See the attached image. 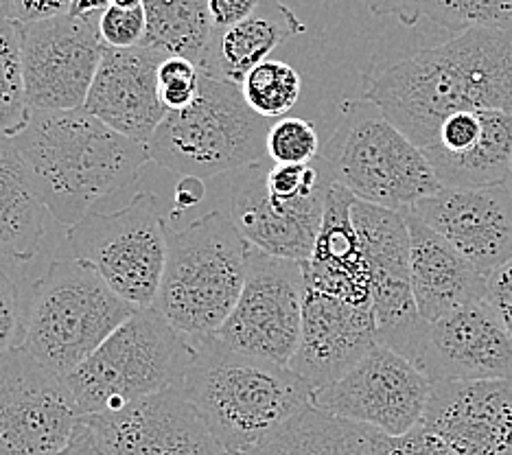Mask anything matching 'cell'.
<instances>
[{
	"label": "cell",
	"mask_w": 512,
	"mask_h": 455,
	"mask_svg": "<svg viewBox=\"0 0 512 455\" xmlns=\"http://www.w3.org/2000/svg\"><path fill=\"white\" fill-rule=\"evenodd\" d=\"M110 7V0H73L71 16L97 22L99 16Z\"/></svg>",
	"instance_id": "7bdbcfd3"
},
{
	"label": "cell",
	"mask_w": 512,
	"mask_h": 455,
	"mask_svg": "<svg viewBox=\"0 0 512 455\" xmlns=\"http://www.w3.org/2000/svg\"><path fill=\"white\" fill-rule=\"evenodd\" d=\"M84 418L110 455H228L184 385L149 394L119 412Z\"/></svg>",
	"instance_id": "9a60e30c"
},
{
	"label": "cell",
	"mask_w": 512,
	"mask_h": 455,
	"mask_svg": "<svg viewBox=\"0 0 512 455\" xmlns=\"http://www.w3.org/2000/svg\"><path fill=\"white\" fill-rule=\"evenodd\" d=\"M241 95L267 121H278L294 110L300 99V73L287 62L265 60L243 79Z\"/></svg>",
	"instance_id": "f546056e"
},
{
	"label": "cell",
	"mask_w": 512,
	"mask_h": 455,
	"mask_svg": "<svg viewBox=\"0 0 512 455\" xmlns=\"http://www.w3.org/2000/svg\"><path fill=\"white\" fill-rule=\"evenodd\" d=\"M421 16L456 35L473 27H512V0H425Z\"/></svg>",
	"instance_id": "4dcf8cb0"
},
{
	"label": "cell",
	"mask_w": 512,
	"mask_h": 455,
	"mask_svg": "<svg viewBox=\"0 0 512 455\" xmlns=\"http://www.w3.org/2000/svg\"><path fill=\"white\" fill-rule=\"evenodd\" d=\"M410 213L447 239L484 278L512 259V195L506 184L482 189L442 186Z\"/></svg>",
	"instance_id": "ac0fdd59"
},
{
	"label": "cell",
	"mask_w": 512,
	"mask_h": 455,
	"mask_svg": "<svg viewBox=\"0 0 512 455\" xmlns=\"http://www.w3.org/2000/svg\"><path fill=\"white\" fill-rule=\"evenodd\" d=\"M103 51L92 20L66 14L22 27V70L31 112L84 108Z\"/></svg>",
	"instance_id": "5bb4252c"
},
{
	"label": "cell",
	"mask_w": 512,
	"mask_h": 455,
	"mask_svg": "<svg viewBox=\"0 0 512 455\" xmlns=\"http://www.w3.org/2000/svg\"><path fill=\"white\" fill-rule=\"evenodd\" d=\"M259 5L261 0H208V16H211L213 31L228 29L246 20Z\"/></svg>",
	"instance_id": "f35d334b"
},
{
	"label": "cell",
	"mask_w": 512,
	"mask_h": 455,
	"mask_svg": "<svg viewBox=\"0 0 512 455\" xmlns=\"http://www.w3.org/2000/svg\"><path fill=\"white\" fill-rule=\"evenodd\" d=\"M167 226L156 197L136 193L116 213H88L68 228L73 259L90 265L134 309H154L167 263Z\"/></svg>",
	"instance_id": "9c48e42d"
},
{
	"label": "cell",
	"mask_w": 512,
	"mask_h": 455,
	"mask_svg": "<svg viewBox=\"0 0 512 455\" xmlns=\"http://www.w3.org/2000/svg\"><path fill=\"white\" fill-rule=\"evenodd\" d=\"M322 158L333 182L357 200L399 213L442 189L423 151L368 99L344 103V119Z\"/></svg>",
	"instance_id": "ba28073f"
},
{
	"label": "cell",
	"mask_w": 512,
	"mask_h": 455,
	"mask_svg": "<svg viewBox=\"0 0 512 455\" xmlns=\"http://www.w3.org/2000/svg\"><path fill=\"white\" fill-rule=\"evenodd\" d=\"M506 189L512 195V162H510V171H508V178H506Z\"/></svg>",
	"instance_id": "bcb514c9"
},
{
	"label": "cell",
	"mask_w": 512,
	"mask_h": 455,
	"mask_svg": "<svg viewBox=\"0 0 512 455\" xmlns=\"http://www.w3.org/2000/svg\"><path fill=\"white\" fill-rule=\"evenodd\" d=\"M49 210L14 138L0 136V256L27 263L38 254Z\"/></svg>",
	"instance_id": "484cf974"
},
{
	"label": "cell",
	"mask_w": 512,
	"mask_h": 455,
	"mask_svg": "<svg viewBox=\"0 0 512 455\" xmlns=\"http://www.w3.org/2000/svg\"><path fill=\"white\" fill-rule=\"evenodd\" d=\"M167 53L154 46L106 49L84 110L136 143H149L167 116L158 90V68Z\"/></svg>",
	"instance_id": "44dd1931"
},
{
	"label": "cell",
	"mask_w": 512,
	"mask_h": 455,
	"mask_svg": "<svg viewBox=\"0 0 512 455\" xmlns=\"http://www.w3.org/2000/svg\"><path fill=\"white\" fill-rule=\"evenodd\" d=\"M73 0H11L9 18L22 27L71 14Z\"/></svg>",
	"instance_id": "74e56055"
},
{
	"label": "cell",
	"mask_w": 512,
	"mask_h": 455,
	"mask_svg": "<svg viewBox=\"0 0 512 455\" xmlns=\"http://www.w3.org/2000/svg\"><path fill=\"white\" fill-rule=\"evenodd\" d=\"M99 38L106 49H136L143 46L147 33V16L143 5L114 7L110 5L97 20Z\"/></svg>",
	"instance_id": "836d02e7"
},
{
	"label": "cell",
	"mask_w": 512,
	"mask_h": 455,
	"mask_svg": "<svg viewBox=\"0 0 512 455\" xmlns=\"http://www.w3.org/2000/svg\"><path fill=\"white\" fill-rule=\"evenodd\" d=\"M327 193L294 202L272 200L265 189V171L256 165L237 184L230 219L252 248L276 259L305 263L318 239Z\"/></svg>",
	"instance_id": "7402d4cb"
},
{
	"label": "cell",
	"mask_w": 512,
	"mask_h": 455,
	"mask_svg": "<svg viewBox=\"0 0 512 455\" xmlns=\"http://www.w3.org/2000/svg\"><path fill=\"white\" fill-rule=\"evenodd\" d=\"M429 392L432 381L421 368L377 344L342 379L313 394V407L397 438L421 425Z\"/></svg>",
	"instance_id": "4fadbf2b"
},
{
	"label": "cell",
	"mask_w": 512,
	"mask_h": 455,
	"mask_svg": "<svg viewBox=\"0 0 512 455\" xmlns=\"http://www.w3.org/2000/svg\"><path fill=\"white\" fill-rule=\"evenodd\" d=\"M22 342V305L18 287L0 267V355Z\"/></svg>",
	"instance_id": "e575fe53"
},
{
	"label": "cell",
	"mask_w": 512,
	"mask_h": 455,
	"mask_svg": "<svg viewBox=\"0 0 512 455\" xmlns=\"http://www.w3.org/2000/svg\"><path fill=\"white\" fill-rule=\"evenodd\" d=\"M14 143L42 204L66 228L103 197L127 189L151 162L145 143L114 132L84 108L33 112Z\"/></svg>",
	"instance_id": "7a4b0ae2"
},
{
	"label": "cell",
	"mask_w": 512,
	"mask_h": 455,
	"mask_svg": "<svg viewBox=\"0 0 512 455\" xmlns=\"http://www.w3.org/2000/svg\"><path fill=\"white\" fill-rule=\"evenodd\" d=\"M204 195H206L204 180L195 178V175H184L176 186V193H173V202H176L178 210L195 208L204 200Z\"/></svg>",
	"instance_id": "b9f144b4"
},
{
	"label": "cell",
	"mask_w": 512,
	"mask_h": 455,
	"mask_svg": "<svg viewBox=\"0 0 512 455\" xmlns=\"http://www.w3.org/2000/svg\"><path fill=\"white\" fill-rule=\"evenodd\" d=\"M110 5H114V7H138V5H143V0H110Z\"/></svg>",
	"instance_id": "ee69618b"
},
{
	"label": "cell",
	"mask_w": 512,
	"mask_h": 455,
	"mask_svg": "<svg viewBox=\"0 0 512 455\" xmlns=\"http://www.w3.org/2000/svg\"><path fill=\"white\" fill-rule=\"evenodd\" d=\"M252 245L221 210L167 230V263L154 311L191 340L213 337L237 307Z\"/></svg>",
	"instance_id": "277c9868"
},
{
	"label": "cell",
	"mask_w": 512,
	"mask_h": 455,
	"mask_svg": "<svg viewBox=\"0 0 512 455\" xmlns=\"http://www.w3.org/2000/svg\"><path fill=\"white\" fill-rule=\"evenodd\" d=\"M147 33L143 46L200 64L213 35L208 0H143Z\"/></svg>",
	"instance_id": "83f0119b"
},
{
	"label": "cell",
	"mask_w": 512,
	"mask_h": 455,
	"mask_svg": "<svg viewBox=\"0 0 512 455\" xmlns=\"http://www.w3.org/2000/svg\"><path fill=\"white\" fill-rule=\"evenodd\" d=\"M53 455H110V451L106 445H103V440L99 438L97 431L86 423L84 416H81L71 440H68L66 445Z\"/></svg>",
	"instance_id": "ab89813d"
},
{
	"label": "cell",
	"mask_w": 512,
	"mask_h": 455,
	"mask_svg": "<svg viewBox=\"0 0 512 455\" xmlns=\"http://www.w3.org/2000/svg\"><path fill=\"white\" fill-rule=\"evenodd\" d=\"M429 381L512 379V335L486 300L429 324L418 359Z\"/></svg>",
	"instance_id": "d6986e66"
},
{
	"label": "cell",
	"mask_w": 512,
	"mask_h": 455,
	"mask_svg": "<svg viewBox=\"0 0 512 455\" xmlns=\"http://www.w3.org/2000/svg\"><path fill=\"white\" fill-rule=\"evenodd\" d=\"M305 31V22L283 0H261L246 20L213 31L197 68L202 75L241 86L252 68L270 60L278 46Z\"/></svg>",
	"instance_id": "d4e9b609"
},
{
	"label": "cell",
	"mask_w": 512,
	"mask_h": 455,
	"mask_svg": "<svg viewBox=\"0 0 512 455\" xmlns=\"http://www.w3.org/2000/svg\"><path fill=\"white\" fill-rule=\"evenodd\" d=\"M11 0H0V18H9Z\"/></svg>",
	"instance_id": "f6af8a7d"
},
{
	"label": "cell",
	"mask_w": 512,
	"mask_h": 455,
	"mask_svg": "<svg viewBox=\"0 0 512 455\" xmlns=\"http://www.w3.org/2000/svg\"><path fill=\"white\" fill-rule=\"evenodd\" d=\"M136 311L90 265L57 259L33 285L22 309L20 346L68 377Z\"/></svg>",
	"instance_id": "5b68a950"
},
{
	"label": "cell",
	"mask_w": 512,
	"mask_h": 455,
	"mask_svg": "<svg viewBox=\"0 0 512 455\" xmlns=\"http://www.w3.org/2000/svg\"><path fill=\"white\" fill-rule=\"evenodd\" d=\"M202 73L189 57L167 55L158 68V90L167 112L186 110L200 90Z\"/></svg>",
	"instance_id": "d6a6232c"
},
{
	"label": "cell",
	"mask_w": 512,
	"mask_h": 455,
	"mask_svg": "<svg viewBox=\"0 0 512 455\" xmlns=\"http://www.w3.org/2000/svg\"><path fill=\"white\" fill-rule=\"evenodd\" d=\"M379 455H458L451 451L445 442L429 434L425 427L418 425L416 429L407 431L405 436H386L381 445Z\"/></svg>",
	"instance_id": "d590c367"
},
{
	"label": "cell",
	"mask_w": 512,
	"mask_h": 455,
	"mask_svg": "<svg viewBox=\"0 0 512 455\" xmlns=\"http://www.w3.org/2000/svg\"><path fill=\"white\" fill-rule=\"evenodd\" d=\"M272 123L250 108L239 86L202 75L195 101L167 112L147 149L156 165L206 180L259 165Z\"/></svg>",
	"instance_id": "8992f818"
},
{
	"label": "cell",
	"mask_w": 512,
	"mask_h": 455,
	"mask_svg": "<svg viewBox=\"0 0 512 455\" xmlns=\"http://www.w3.org/2000/svg\"><path fill=\"white\" fill-rule=\"evenodd\" d=\"M364 99L421 151L451 114L512 112V27H473L405 57L368 81Z\"/></svg>",
	"instance_id": "6da1fadb"
},
{
	"label": "cell",
	"mask_w": 512,
	"mask_h": 455,
	"mask_svg": "<svg viewBox=\"0 0 512 455\" xmlns=\"http://www.w3.org/2000/svg\"><path fill=\"white\" fill-rule=\"evenodd\" d=\"M421 427L458 455H512V379L434 381Z\"/></svg>",
	"instance_id": "2e32d148"
},
{
	"label": "cell",
	"mask_w": 512,
	"mask_h": 455,
	"mask_svg": "<svg viewBox=\"0 0 512 455\" xmlns=\"http://www.w3.org/2000/svg\"><path fill=\"white\" fill-rule=\"evenodd\" d=\"M357 197L333 182L324 204V217L309 261L302 263L305 285L342 298L355 307L372 309L370 272L362 241L353 224Z\"/></svg>",
	"instance_id": "603a6c76"
},
{
	"label": "cell",
	"mask_w": 512,
	"mask_h": 455,
	"mask_svg": "<svg viewBox=\"0 0 512 455\" xmlns=\"http://www.w3.org/2000/svg\"><path fill=\"white\" fill-rule=\"evenodd\" d=\"M410 228V276L418 313L434 324L449 313L484 300L486 278L414 213H405Z\"/></svg>",
	"instance_id": "cb8c5ba5"
},
{
	"label": "cell",
	"mask_w": 512,
	"mask_h": 455,
	"mask_svg": "<svg viewBox=\"0 0 512 455\" xmlns=\"http://www.w3.org/2000/svg\"><path fill=\"white\" fill-rule=\"evenodd\" d=\"M79 418L62 375L20 344L0 355V455H53Z\"/></svg>",
	"instance_id": "7c38bea8"
},
{
	"label": "cell",
	"mask_w": 512,
	"mask_h": 455,
	"mask_svg": "<svg viewBox=\"0 0 512 455\" xmlns=\"http://www.w3.org/2000/svg\"><path fill=\"white\" fill-rule=\"evenodd\" d=\"M423 154L447 189L502 186L512 162V114L497 110L451 114Z\"/></svg>",
	"instance_id": "ffe728a7"
},
{
	"label": "cell",
	"mask_w": 512,
	"mask_h": 455,
	"mask_svg": "<svg viewBox=\"0 0 512 455\" xmlns=\"http://www.w3.org/2000/svg\"><path fill=\"white\" fill-rule=\"evenodd\" d=\"M320 154V136L309 121L285 116L272 123L267 134V158L274 165H309Z\"/></svg>",
	"instance_id": "1f68e13d"
},
{
	"label": "cell",
	"mask_w": 512,
	"mask_h": 455,
	"mask_svg": "<svg viewBox=\"0 0 512 455\" xmlns=\"http://www.w3.org/2000/svg\"><path fill=\"white\" fill-rule=\"evenodd\" d=\"M425 0H370V9L375 16H394L403 25L412 27L421 20V7Z\"/></svg>",
	"instance_id": "60d3db41"
},
{
	"label": "cell",
	"mask_w": 512,
	"mask_h": 455,
	"mask_svg": "<svg viewBox=\"0 0 512 455\" xmlns=\"http://www.w3.org/2000/svg\"><path fill=\"white\" fill-rule=\"evenodd\" d=\"M25 70H22V25L0 18V136L16 138L31 121Z\"/></svg>",
	"instance_id": "f1b7e54d"
},
{
	"label": "cell",
	"mask_w": 512,
	"mask_h": 455,
	"mask_svg": "<svg viewBox=\"0 0 512 455\" xmlns=\"http://www.w3.org/2000/svg\"><path fill=\"white\" fill-rule=\"evenodd\" d=\"M193 344L154 309L136 311L71 375L64 377L81 416L112 414L184 383Z\"/></svg>",
	"instance_id": "52a82bcc"
},
{
	"label": "cell",
	"mask_w": 512,
	"mask_h": 455,
	"mask_svg": "<svg viewBox=\"0 0 512 455\" xmlns=\"http://www.w3.org/2000/svg\"><path fill=\"white\" fill-rule=\"evenodd\" d=\"M182 385L228 455H250L313 405V390L294 370L241 355L215 337L193 340Z\"/></svg>",
	"instance_id": "3957f363"
},
{
	"label": "cell",
	"mask_w": 512,
	"mask_h": 455,
	"mask_svg": "<svg viewBox=\"0 0 512 455\" xmlns=\"http://www.w3.org/2000/svg\"><path fill=\"white\" fill-rule=\"evenodd\" d=\"M353 224L370 272L377 342L418 366L429 322L418 313L410 276V228L405 213L355 200Z\"/></svg>",
	"instance_id": "30bf717a"
},
{
	"label": "cell",
	"mask_w": 512,
	"mask_h": 455,
	"mask_svg": "<svg viewBox=\"0 0 512 455\" xmlns=\"http://www.w3.org/2000/svg\"><path fill=\"white\" fill-rule=\"evenodd\" d=\"M377 344L372 309L355 307L305 285L300 340L289 370H294L313 394L342 379Z\"/></svg>",
	"instance_id": "e0dca14e"
},
{
	"label": "cell",
	"mask_w": 512,
	"mask_h": 455,
	"mask_svg": "<svg viewBox=\"0 0 512 455\" xmlns=\"http://www.w3.org/2000/svg\"><path fill=\"white\" fill-rule=\"evenodd\" d=\"M302 298V263L252 248L237 307L213 337L241 355L289 368L300 340Z\"/></svg>",
	"instance_id": "8fae6325"
},
{
	"label": "cell",
	"mask_w": 512,
	"mask_h": 455,
	"mask_svg": "<svg viewBox=\"0 0 512 455\" xmlns=\"http://www.w3.org/2000/svg\"><path fill=\"white\" fill-rule=\"evenodd\" d=\"M484 300L512 335V259L486 276Z\"/></svg>",
	"instance_id": "8d00e7d4"
},
{
	"label": "cell",
	"mask_w": 512,
	"mask_h": 455,
	"mask_svg": "<svg viewBox=\"0 0 512 455\" xmlns=\"http://www.w3.org/2000/svg\"><path fill=\"white\" fill-rule=\"evenodd\" d=\"M383 440L386 434L375 427L309 405L250 455H379Z\"/></svg>",
	"instance_id": "4316f807"
}]
</instances>
